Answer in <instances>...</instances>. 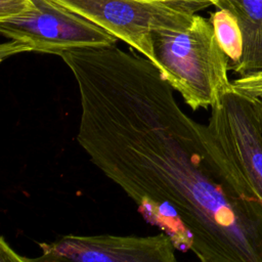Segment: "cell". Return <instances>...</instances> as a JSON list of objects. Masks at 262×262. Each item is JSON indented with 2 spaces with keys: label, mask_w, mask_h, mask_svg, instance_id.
I'll use <instances>...</instances> for the list:
<instances>
[{
  "label": "cell",
  "mask_w": 262,
  "mask_h": 262,
  "mask_svg": "<svg viewBox=\"0 0 262 262\" xmlns=\"http://www.w3.org/2000/svg\"><path fill=\"white\" fill-rule=\"evenodd\" d=\"M60 57L79 89V145L144 220L200 262H262V202L158 67L116 44Z\"/></svg>",
  "instance_id": "obj_1"
},
{
  "label": "cell",
  "mask_w": 262,
  "mask_h": 262,
  "mask_svg": "<svg viewBox=\"0 0 262 262\" xmlns=\"http://www.w3.org/2000/svg\"><path fill=\"white\" fill-rule=\"evenodd\" d=\"M154 63L191 110L212 107L232 88L229 59L221 49L210 19L194 14L180 30L151 33Z\"/></svg>",
  "instance_id": "obj_2"
},
{
  "label": "cell",
  "mask_w": 262,
  "mask_h": 262,
  "mask_svg": "<svg viewBox=\"0 0 262 262\" xmlns=\"http://www.w3.org/2000/svg\"><path fill=\"white\" fill-rule=\"evenodd\" d=\"M35 9L0 21V33L9 41L0 46V60L21 52L60 56L63 52L116 44L118 39L55 0H34Z\"/></svg>",
  "instance_id": "obj_3"
},
{
  "label": "cell",
  "mask_w": 262,
  "mask_h": 262,
  "mask_svg": "<svg viewBox=\"0 0 262 262\" xmlns=\"http://www.w3.org/2000/svg\"><path fill=\"white\" fill-rule=\"evenodd\" d=\"M154 62L151 33L180 30L210 5L198 0H55Z\"/></svg>",
  "instance_id": "obj_4"
},
{
  "label": "cell",
  "mask_w": 262,
  "mask_h": 262,
  "mask_svg": "<svg viewBox=\"0 0 262 262\" xmlns=\"http://www.w3.org/2000/svg\"><path fill=\"white\" fill-rule=\"evenodd\" d=\"M211 110L207 125L212 135L262 202V120L259 99L231 88Z\"/></svg>",
  "instance_id": "obj_5"
},
{
  "label": "cell",
  "mask_w": 262,
  "mask_h": 262,
  "mask_svg": "<svg viewBox=\"0 0 262 262\" xmlns=\"http://www.w3.org/2000/svg\"><path fill=\"white\" fill-rule=\"evenodd\" d=\"M29 262H179L172 239L155 235L66 234L40 243Z\"/></svg>",
  "instance_id": "obj_6"
},
{
  "label": "cell",
  "mask_w": 262,
  "mask_h": 262,
  "mask_svg": "<svg viewBox=\"0 0 262 262\" xmlns=\"http://www.w3.org/2000/svg\"><path fill=\"white\" fill-rule=\"evenodd\" d=\"M216 7L231 11L243 34V55L231 71L245 76L262 70V0H220Z\"/></svg>",
  "instance_id": "obj_7"
},
{
  "label": "cell",
  "mask_w": 262,
  "mask_h": 262,
  "mask_svg": "<svg viewBox=\"0 0 262 262\" xmlns=\"http://www.w3.org/2000/svg\"><path fill=\"white\" fill-rule=\"evenodd\" d=\"M212 23L217 41L229 59L228 68L231 70L243 55L244 40L241 27L235 15L225 8H218L211 13Z\"/></svg>",
  "instance_id": "obj_8"
},
{
  "label": "cell",
  "mask_w": 262,
  "mask_h": 262,
  "mask_svg": "<svg viewBox=\"0 0 262 262\" xmlns=\"http://www.w3.org/2000/svg\"><path fill=\"white\" fill-rule=\"evenodd\" d=\"M231 83L232 88L237 92L262 100V70L239 76Z\"/></svg>",
  "instance_id": "obj_9"
},
{
  "label": "cell",
  "mask_w": 262,
  "mask_h": 262,
  "mask_svg": "<svg viewBox=\"0 0 262 262\" xmlns=\"http://www.w3.org/2000/svg\"><path fill=\"white\" fill-rule=\"evenodd\" d=\"M35 7L34 0H0V21L21 16Z\"/></svg>",
  "instance_id": "obj_10"
},
{
  "label": "cell",
  "mask_w": 262,
  "mask_h": 262,
  "mask_svg": "<svg viewBox=\"0 0 262 262\" xmlns=\"http://www.w3.org/2000/svg\"><path fill=\"white\" fill-rule=\"evenodd\" d=\"M0 262H29V259L19 255L2 236L0 238Z\"/></svg>",
  "instance_id": "obj_11"
},
{
  "label": "cell",
  "mask_w": 262,
  "mask_h": 262,
  "mask_svg": "<svg viewBox=\"0 0 262 262\" xmlns=\"http://www.w3.org/2000/svg\"><path fill=\"white\" fill-rule=\"evenodd\" d=\"M198 1H202V2H205V3H207V4H209L210 6L211 5H214V6H216L219 2H220V0H198Z\"/></svg>",
  "instance_id": "obj_12"
},
{
  "label": "cell",
  "mask_w": 262,
  "mask_h": 262,
  "mask_svg": "<svg viewBox=\"0 0 262 262\" xmlns=\"http://www.w3.org/2000/svg\"><path fill=\"white\" fill-rule=\"evenodd\" d=\"M259 102H260V114H261V120H262V100L259 99Z\"/></svg>",
  "instance_id": "obj_13"
}]
</instances>
